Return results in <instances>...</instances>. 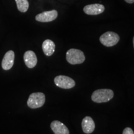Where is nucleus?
I'll use <instances>...</instances> for the list:
<instances>
[{"label": "nucleus", "mask_w": 134, "mask_h": 134, "mask_svg": "<svg viewBox=\"0 0 134 134\" xmlns=\"http://www.w3.org/2000/svg\"><path fill=\"white\" fill-rule=\"evenodd\" d=\"M133 48H134V37L133 38Z\"/></svg>", "instance_id": "16"}, {"label": "nucleus", "mask_w": 134, "mask_h": 134, "mask_svg": "<svg viewBox=\"0 0 134 134\" xmlns=\"http://www.w3.org/2000/svg\"><path fill=\"white\" fill-rule=\"evenodd\" d=\"M15 55L13 50H9L5 53L3 58L1 66L3 70H9L12 68L14 65Z\"/></svg>", "instance_id": "8"}, {"label": "nucleus", "mask_w": 134, "mask_h": 134, "mask_svg": "<svg viewBox=\"0 0 134 134\" xmlns=\"http://www.w3.org/2000/svg\"><path fill=\"white\" fill-rule=\"evenodd\" d=\"M81 126L83 132L85 133L90 134L94 130L95 124L91 117L86 116L82 120Z\"/></svg>", "instance_id": "11"}, {"label": "nucleus", "mask_w": 134, "mask_h": 134, "mask_svg": "<svg viewBox=\"0 0 134 134\" xmlns=\"http://www.w3.org/2000/svg\"><path fill=\"white\" fill-rule=\"evenodd\" d=\"M67 62L71 65L81 64L85 60V56L80 50L71 48L67 51L66 54Z\"/></svg>", "instance_id": "2"}, {"label": "nucleus", "mask_w": 134, "mask_h": 134, "mask_svg": "<svg viewBox=\"0 0 134 134\" xmlns=\"http://www.w3.org/2000/svg\"><path fill=\"white\" fill-rule=\"evenodd\" d=\"M24 61L29 68H34L37 63V58L36 53L32 50L26 51L24 55Z\"/></svg>", "instance_id": "9"}, {"label": "nucleus", "mask_w": 134, "mask_h": 134, "mask_svg": "<svg viewBox=\"0 0 134 134\" xmlns=\"http://www.w3.org/2000/svg\"><path fill=\"white\" fill-rule=\"evenodd\" d=\"M54 83L57 86L63 89H71L75 86V81L72 78L63 75L56 76Z\"/></svg>", "instance_id": "5"}, {"label": "nucleus", "mask_w": 134, "mask_h": 134, "mask_svg": "<svg viewBox=\"0 0 134 134\" xmlns=\"http://www.w3.org/2000/svg\"><path fill=\"white\" fill-rule=\"evenodd\" d=\"M122 134H134L133 130L130 127H126L124 130Z\"/></svg>", "instance_id": "14"}, {"label": "nucleus", "mask_w": 134, "mask_h": 134, "mask_svg": "<svg viewBox=\"0 0 134 134\" xmlns=\"http://www.w3.org/2000/svg\"><path fill=\"white\" fill-rule=\"evenodd\" d=\"M124 1L127 3H129V4H132L134 3V0H124Z\"/></svg>", "instance_id": "15"}, {"label": "nucleus", "mask_w": 134, "mask_h": 134, "mask_svg": "<svg viewBox=\"0 0 134 134\" xmlns=\"http://www.w3.org/2000/svg\"><path fill=\"white\" fill-rule=\"evenodd\" d=\"M114 92L109 89H100L94 91L92 94L91 99L97 103H106L113 98Z\"/></svg>", "instance_id": "1"}, {"label": "nucleus", "mask_w": 134, "mask_h": 134, "mask_svg": "<svg viewBox=\"0 0 134 134\" xmlns=\"http://www.w3.org/2000/svg\"><path fill=\"white\" fill-rule=\"evenodd\" d=\"M46 102V96L42 93H33L28 99L27 105L31 109H37L43 106Z\"/></svg>", "instance_id": "3"}, {"label": "nucleus", "mask_w": 134, "mask_h": 134, "mask_svg": "<svg viewBox=\"0 0 134 134\" xmlns=\"http://www.w3.org/2000/svg\"><path fill=\"white\" fill-rule=\"evenodd\" d=\"M58 16V12L56 10H51V11H44L40 13L36 16L37 21L41 23H48L54 21Z\"/></svg>", "instance_id": "6"}, {"label": "nucleus", "mask_w": 134, "mask_h": 134, "mask_svg": "<svg viewBox=\"0 0 134 134\" xmlns=\"http://www.w3.org/2000/svg\"><path fill=\"white\" fill-rule=\"evenodd\" d=\"M42 50L46 56H51L55 52V44L52 41L47 39L43 41L42 43Z\"/></svg>", "instance_id": "12"}, {"label": "nucleus", "mask_w": 134, "mask_h": 134, "mask_svg": "<svg viewBox=\"0 0 134 134\" xmlns=\"http://www.w3.org/2000/svg\"><path fill=\"white\" fill-rule=\"evenodd\" d=\"M50 127L55 134H70L66 125L58 120H53L50 124Z\"/></svg>", "instance_id": "10"}, {"label": "nucleus", "mask_w": 134, "mask_h": 134, "mask_svg": "<svg viewBox=\"0 0 134 134\" xmlns=\"http://www.w3.org/2000/svg\"><path fill=\"white\" fill-rule=\"evenodd\" d=\"M16 1L17 8L20 12L26 13L29 9V1L27 0H15Z\"/></svg>", "instance_id": "13"}, {"label": "nucleus", "mask_w": 134, "mask_h": 134, "mask_svg": "<svg viewBox=\"0 0 134 134\" xmlns=\"http://www.w3.org/2000/svg\"><path fill=\"white\" fill-rule=\"evenodd\" d=\"M105 10L104 6L100 4H92L85 6L83 11L88 15H98L103 13Z\"/></svg>", "instance_id": "7"}, {"label": "nucleus", "mask_w": 134, "mask_h": 134, "mask_svg": "<svg viewBox=\"0 0 134 134\" xmlns=\"http://www.w3.org/2000/svg\"><path fill=\"white\" fill-rule=\"evenodd\" d=\"M120 37L117 33L108 31L101 35L99 38L100 43L105 47L114 46L119 42Z\"/></svg>", "instance_id": "4"}]
</instances>
